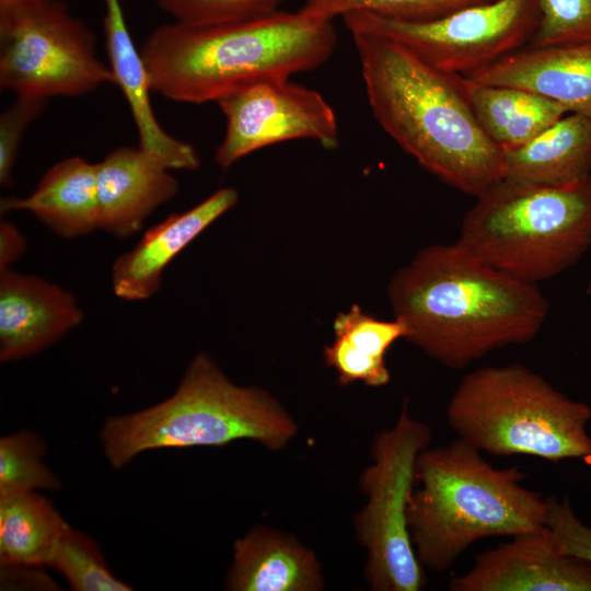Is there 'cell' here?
<instances>
[{"mask_svg":"<svg viewBox=\"0 0 591 591\" xmlns=\"http://www.w3.org/2000/svg\"><path fill=\"white\" fill-rule=\"evenodd\" d=\"M333 328L334 340L323 356L326 366L335 370L339 385L362 382L380 387L391 381L385 357L396 340L407 337L401 321L376 318L354 304L337 314Z\"/></svg>","mask_w":591,"mask_h":591,"instance_id":"obj_21","label":"cell"},{"mask_svg":"<svg viewBox=\"0 0 591 591\" xmlns=\"http://www.w3.org/2000/svg\"><path fill=\"white\" fill-rule=\"evenodd\" d=\"M48 566L60 572L76 591L131 590L111 571L97 544L70 525L63 531Z\"/></svg>","mask_w":591,"mask_h":591,"instance_id":"obj_24","label":"cell"},{"mask_svg":"<svg viewBox=\"0 0 591 591\" xmlns=\"http://www.w3.org/2000/svg\"><path fill=\"white\" fill-rule=\"evenodd\" d=\"M26 242L23 234L10 221L0 222V270L9 268L25 252Z\"/></svg>","mask_w":591,"mask_h":591,"instance_id":"obj_31","label":"cell"},{"mask_svg":"<svg viewBox=\"0 0 591 591\" xmlns=\"http://www.w3.org/2000/svg\"><path fill=\"white\" fill-rule=\"evenodd\" d=\"M297 432L296 420L269 392L236 385L200 352L169 398L108 418L101 442L109 464L121 468L141 452L155 449L224 447L246 439L277 451Z\"/></svg>","mask_w":591,"mask_h":591,"instance_id":"obj_5","label":"cell"},{"mask_svg":"<svg viewBox=\"0 0 591 591\" xmlns=\"http://www.w3.org/2000/svg\"><path fill=\"white\" fill-rule=\"evenodd\" d=\"M115 84L94 33L60 0L0 13V85L16 96H79Z\"/></svg>","mask_w":591,"mask_h":591,"instance_id":"obj_9","label":"cell"},{"mask_svg":"<svg viewBox=\"0 0 591 591\" xmlns=\"http://www.w3.org/2000/svg\"><path fill=\"white\" fill-rule=\"evenodd\" d=\"M462 88L479 126L502 151L525 144L568 114L559 103L520 88L465 77Z\"/></svg>","mask_w":591,"mask_h":591,"instance_id":"obj_22","label":"cell"},{"mask_svg":"<svg viewBox=\"0 0 591 591\" xmlns=\"http://www.w3.org/2000/svg\"><path fill=\"white\" fill-rule=\"evenodd\" d=\"M0 210L30 211L67 239L100 229L96 163L80 157L61 160L45 172L28 196L2 198Z\"/></svg>","mask_w":591,"mask_h":591,"instance_id":"obj_19","label":"cell"},{"mask_svg":"<svg viewBox=\"0 0 591 591\" xmlns=\"http://www.w3.org/2000/svg\"><path fill=\"white\" fill-rule=\"evenodd\" d=\"M456 437L494 456L526 455L591 465V407L520 363L479 367L456 385L445 410Z\"/></svg>","mask_w":591,"mask_h":591,"instance_id":"obj_6","label":"cell"},{"mask_svg":"<svg viewBox=\"0 0 591 591\" xmlns=\"http://www.w3.org/2000/svg\"><path fill=\"white\" fill-rule=\"evenodd\" d=\"M387 296L405 339L454 370L531 341L549 309L538 285L485 264L455 241L421 250L391 278Z\"/></svg>","mask_w":591,"mask_h":591,"instance_id":"obj_1","label":"cell"},{"mask_svg":"<svg viewBox=\"0 0 591 591\" xmlns=\"http://www.w3.org/2000/svg\"><path fill=\"white\" fill-rule=\"evenodd\" d=\"M286 0H157L174 22L216 26L271 15Z\"/></svg>","mask_w":591,"mask_h":591,"instance_id":"obj_27","label":"cell"},{"mask_svg":"<svg viewBox=\"0 0 591 591\" xmlns=\"http://www.w3.org/2000/svg\"><path fill=\"white\" fill-rule=\"evenodd\" d=\"M455 242L521 280L552 279L591 247V176L565 186L502 178L475 198Z\"/></svg>","mask_w":591,"mask_h":591,"instance_id":"obj_7","label":"cell"},{"mask_svg":"<svg viewBox=\"0 0 591 591\" xmlns=\"http://www.w3.org/2000/svg\"><path fill=\"white\" fill-rule=\"evenodd\" d=\"M336 42L332 21L279 10L216 26L164 24L150 33L140 53L152 92L201 104L254 81L317 68L331 58Z\"/></svg>","mask_w":591,"mask_h":591,"instance_id":"obj_3","label":"cell"},{"mask_svg":"<svg viewBox=\"0 0 591 591\" xmlns=\"http://www.w3.org/2000/svg\"><path fill=\"white\" fill-rule=\"evenodd\" d=\"M431 429L405 403L392 428L373 439V462L360 477L367 502L354 518L358 543L367 551L364 576L374 591H420L427 582L407 521L416 484V462L430 447Z\"/></svg>","mask_w":591,"mask_h":591,"instance_id":"obj_8","label":"cell"},{"mask_svg":"<svg viewBox=\"0 0 591 591\" xmlns=\"http://www.w3.org/2000/svg\"><path fill=\"white\" fill-rule=\"evenodd\" d=\"M46 444L36 433L20 431L0 439V495L37 489L56 490L58 477L43 457Z\"/></svg>","mask_w":591,"mask_h":591,"instance_id":"obj_26","label":"cell"},{"mask_svg":"<svg viewBox=\"0 0 591 591\" xmlns=\"http://www.w3.org/2000/svg\"><path fill=\"white\" fill-rule=\"evenodd\" d=\"M341 18L349 32L385 36L436 69L467 77L531 43L540 23V0H496L422 22L364 11Z\"/></svg>","mask_w":591,"mask_h":591,"instance_id":"obj_10","label":"cell"},{"mask_svg":"<svg viewBox=\"0 0 591 591\" xmlns=\"http://www.w3.org/2000/svg\"><path fill=\"white\" fill-rule=\"evenodd\" d=\"M350 34L371 112L403 151L475 198L503 178L505 153L479 126L462 76L433 68L385 36Z\"/></svg>","mask_w":591,"mask_h":591,"instance_id":"obj_2","label":"cell"},{"mask_svg":"<svg viewBox=\"0 0 591 591\" xmlns=\"http://www.w3.org/2000/svg\"><path fill=\"white\" fill-rule=\"evenodd\" d=\"M100 229L126 237L178 192V182L139 146L119 147L96 163Z\"/></svg>","mask_w":591,"mask_h":591,"instance_id":"obj_17","label":"cell"},{"mask_svg":"<svg viewBox=\"0 0 591 591\" xmlns=\"http://www.w3.org/2000/svg\"><path fill=\"white\" fill-rule=\"evenodd\" d=\"M44 99L16 96L14 103L0 116V183H12V170L16 162L19 148L27 126L44 109Z\"/></svg>","mask_w":591,"mask_h":591,"instance_id":"obj_30","label":"cell"},{"mask_svg":"<svg viewBox=\"0 0 591 591\" xmlns=\"http://www.w3.org/2000/svg\"><path fill=\"white\" fill-rule=\"evenodd\" d=\"M524 477L518 466L494 467L459 438L425 449L407 510L410 538L425 569L447 572L479 540L545 526V498L523 486Z\"/></svg>","mask_w":591,"mask_h":591,"instance_id":"obj_4","label":"cell"},{"mask_svg":"<svg viewBox=\"0 0 591 591\" xmlns=\"http://www.w3.org/2000/svg\"><path fill=\"white\" fill-rule=\"evenodd\" d=\"M67 526L35 490L0 495L1 568L48 566Z\"/></svg>","mask_w":591,"mask_h":591,"instance_id":"obj_23","label":"cell"},{"mask_svg":"<svg viewBox=\"0 0 591 591\" xmlns=\"http://www.w3.org/2000/svg\"><path fill=\"white\" fill-rule=\"evenodd\" d=\"M591 42V0H540V23L530 46Z\"/></svg>","mask_w":591,"mask_h":591,"instance_id":"obj_28","label":"cell"},{"mask_svg":"<svg viewBox=\"0 0 591 591\" xmlns=\"http://www.w3.org/2000/svg\"><path fill=\"white\" fill-rule=\"evenodd\" d=\"M545 501V526L555 546L591 563V526L577 517L568 498L548 496Z\"/></svg>","mask_w":591,"mask_h":591,"instance_id":"obj_29","label":"cell"},{"mask_svg":"<svg viewBox=\"0 0 591 591\" xmlns=\"http://www.w3.org/2000/svg\"><path fill=\"white\" fill-rule=\"evenodd\" d=\"M227 120L215 160L228 169L269 146L310 139L327 150L339 146L332 106L316 91L289 78L263 79L239 86L216 102Z\"/></svg>","mask_w":591,"mask_h":591,"instance_id":"obj_11","label":"cell"},{"mask_svg":"<svg viewBox=\"0 0 591 591\" xmlns=\"http://www.w3.org/2000/svg\"><path fill=\"white\" fill-rule=\"evenodd\" d=\"M224 586L232 591H318L324 577L312 549L262 525L234 542Z\"/></svg>","mask_w":591,"mask_h":591,"instance_id":"obj_18","label":"cell"},{"mask_svg":"<svg viewBox=\"0 0 591 591\" xmlns=\"http://www.w3.org/2000/svg\"><path fill=\"white\" fill-rule=\"evenodd\" d=\"M237 192L220 188L212 195L181 212L171 213L150 228L130 251L121 254L112 267L115 294L127 301L152 297L160 288L167 265L196 236L235 206Z\"/></svg>","mask_w":591,"mask_h":591,"instance_id":"obj_14","label":"cell"},{"mask_svg":"<svg viewBox=\"0 0 591 591\" xmlns=\"http://www.w3.org/2000/svg\"><path fill=\"white\" fill-rule=\"evenodd\" d=\"M465 78L524 89L591 119V42L528 45Z\"/></svg>","mask_w":591,"mask_h":591,"instance_id":"obj_15","label":"cell"},{"mask_svg":"<svg viewBox=\"0 0 591 591\" xmlns=\"http://www.w3.org/2000/svg\"><path fill=\"white\" fill-rule=\"evenodd\" d=\"M68 290L34 275L0 270V360L33 356L81 323Z\"/></svg>","mask_w":591,"mask_h":591,"instance_id":"obj_13","label":"cell"},{"mask_svg":"<svg viewBox=\"0 0 591 591\" xmlns=\"http://www.w3.org/2000/svg\"><path fill=\"white\" fill-rule=\"evenodd\" d=\"M104 5L103 27L108 66L115 84L129 105L139 147L170 171L198 169L200 159L196 149L167 134L154 115L150 102L152 89L149 73L140 50L132 42L120 0H104Z\"/></svg>","mask_w":591,"mask_h":591,"instance_id":"obj_16","label":"cell"},{"mask_svg":"<svg viewBox=\"0 0 591 591\" xmlns=\"http://www.w3.org/2000/svg\"><path fill=\"white\" fill-rule=\"evenodd\" d=\"M503 178L565 186L591 176V119L568 113L537 137L505 150Z\"/></svg>","mask_w":591,"mask_h":591,"instance_id":"obj_20","label":"cell"},{"mask_svg":"<svg viewBox=\"0 0 591 591\" xmlns=\"http://www.w3.org/2000/svg\"><path fill=\"white\" fill-rule=\"evenodd\" d=\"M493 1L496 0H306L300 11L327 21L364 11L394 20L422 22Z\"/></svg>","mask_w":591,"mask_h":591,"instance_id":"obj_25","label":"cell"},{"mask_svg":"<svg viewBox=\"0 0 591 591\" xmlns=\"http://www.w3.org/2000/svg\"><path fill=\"white\" fill-rule=\"evenodd\" d=\"M33 0H0V13L7 12Z\"/></svg>","mask_w":591,"mask_h":591,"instance_id":"obj_32","label":"cell"},{"mask_svg":"<svg viewBox=\"0 0 591 591\" xmlns=\"http://www.w3.org/2000/svg\"><path fill=\"white\" fill-rule=\"evenodd\" d=\"M450 591H591V563L561 553L546 526L476 555Z\"/></svg>","mask_w":591,"mask_h":591,"instance_id":"obj_12","label":"cell"}]
</instances>
